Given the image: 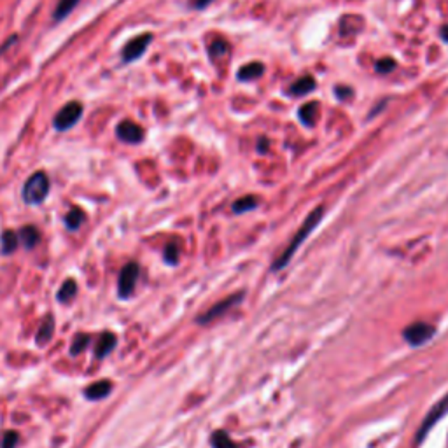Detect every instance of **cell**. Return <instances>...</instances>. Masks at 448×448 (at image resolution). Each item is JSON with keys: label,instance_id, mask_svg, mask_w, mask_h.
Segmentation results:
<instances>
[{"label": "cell", "instance_id": "1", "mask_svg": "<svg viewBox=\"0 0 448 448\" xmlns=\"http://www.w3.org/2000/svg\"><path fill=\"white\" fill-rule=\"evenodd\" d=\"M322 217H324V207H317V209H313L312 212L306 216V219L303 221V224H301V228L296 232V235L292 237L291 242L285 246V249L282 251V253L277 256V260L274 261V264H271V270L278 271V270H282L284 267H288L289 261H291L292 256L296 254V251H298L299 247L303 246V242H305V240L312 235V232H315V228L320 224Z\"/></svg>", "mask_w": 448, "mask_h": 448}, {"label": "cell", "instance_id": "2", "mask_svg": "<svg viewBox=\"0 0 448 448\" xmlns=\"http://www.w3.org/2000/svg\"><path fill=\"white\" fill-rule=\"evenodd\" d=\"M50 177H47L46 172H36V174L30 175L25 181V184H23V202H25L27 205H40V203L47 198V195H50Z\"/></svg>", "mask_w": 448, "mask_h": 448}, {"label": "cell", "instance_id": "3", "mask_svg": "<svg viewBox=\"0 0 448 448\" xmlns=\"http://www.w3.org/2000/svg\"><path fill=\"white\" fill-rule=\"evenodd\" d=\"M82 114H84V107L77 100L65 103L53 118V128L57 132H67V130L74 128L79 121H81Z\"/></svg>", "mask_w": 448, "mask_h": 448}, {"label": "cell", "instance_id": "4", "mask_svg": "<svg viewBox=\"0 0 448 448\" xmlns=\"http://www.w3.org/2000/svg\"><path fill=\"white\" fill-rule=\"evenodd\" d=\"M448 413V394L445 396V398H441L440 401L436 403V405L433 406V408L427 412V415L424 417L422 424H420V427L417 429V434H415V445L419 447V445L424 443V440H426L427 434L431 433V429H433L434 426H436L438 422H440L441 419H443L445 415Z\"/></svg>", "mask_w": 448, "mask_h": 448}, {"label": "cell", "instance_id": "5", "mask_svg": "<svg viewBox=\"0 0 448 448\" xmlns=\"http://www.w3.org/2000/svg\"><path fill=\"white\" fill-rule=\"evenodd\" d=\"M434 336H436V327H434L433 324L424 322V320L408 324V326L405 327V331H403V338L412 347L426 345Z\"/></svg>", "mask_w": 448, "mask_h": 448}, {"label": "cell", "instance_id": "6", "mask_svg": "<svg viewBox=\"0 0 448 448\" xmlns=\"http://www.w3.org/2000/svg\"><path fill=\"white\" fill-rule=\"evenodd\" d=\"M242 299H244V292L242 291L235 292V294L228 296V298L221 299V301H217L216 305L210 306V308L207 310V312H203L202 315H200L198 319H196V322L203 324V326H205V324H210L212 320H216V319H219V317L226 315V312H230L232 308H235V306L239 305V303L242 301Z\"/></svg>", "mask_w": 448, "mask_h": 448}, {"label": "cell", "instance_id": "7", "mask_svg": "<svg viewBox=\"0 0 448 448\" xmlns=\"http://www.w3.org/2000/svg\"><path fill=\"white\" fill-rule=\"evenodd\" d=\"M153 43V33H140V36L133 37L128 43L123 46L121 50V60L125 64H133V61L140 60L144 57V53L147 51V47Z\"/></svg>", "mask_w": 448, "mask_h": 448}, {"label": "cell", "instance_id": "8", "mask_svg": "<svg viewBox=\"0 0 448 448\" xmlns=\"http://www.w3.org/2000/svg\"><path fill=\"white\" fill-rule=\"evenodd\" d=\"M140 268L137 263H126L125 267L121 268V274H119L118 281V294L119 298H130L135 291L137 281H139Z\"/></svg>", "mask_w": 448, "mask_h": 448}, {"label": "cell", "instance_id": "9", "mask_svg": "<svg viewBox=\"0 0 448 448\" xmlns=\"http://www.w3.org/2000/svg\"><path fill=\"white\" fill-rule=\"evenodd\" d=\"M116 137L119 140H123V142L137 146V144L144 142L146 132H144V128L140 125L130 121V119H125V121L118 123V126H116Z\"/></svg>", "mask_w": 448, "mask_h": 448}, {"label": "cell", "instance_id": "10", "mask_svg": "<svg viewBox=\"0 0 448 448\" xmlns=\"http://www.w3.org/2000/svg\"><path fill=\"white\" fill-rule=\"evenodd\" d=\"M116 343H118L116 334H112L110 331H103L98 336V342H96L95 347L96 359H103V357L109 356V354L116 349Z\"/></svg>", "mask_w": 448, "mask_h": 448}, {"label": "cell", "instance_id": "11", "mask_svg": "<svg viewBox=\"0 0 448 448\" xmlns=\"http://www.w3.org/2000/svg\"><path fill=\"white\" fill-rule=\"evenodd\" d=\"M110 392H112V384L109 380L93 382L84 389V398L89 401H98V399H105Z\"/></svg>", "mask_w": 448, "mask_h": 448}, {"label": "cell", "instance_id": "12", "mask_svg": "<svg viewBox=\"0 0 448 448\" xmlns=\"http://www.w3.org/2000/svg\"><path fill=\"white\" fill-rule=\"evenodd\" d=\"M53 333H54V319L53 315H46L44 317V320L40 322L39 326V331H37L36 334V343L37 345H46V343H50V340L53 338Z\"/></svg>", "mask_w": 448, "mask_h": 448}, {"label": "cell", "instance_id": "13", "mask_svg": "<svg viewBox=\"0 0 448 448\" xmlns=\"http://www.w3.org/2000/svg\"><path fill=\"white\" fill-rule=\"evenodd\" d=\"M315 89V81H313L312 75H303V77L296 79L294 82L289 88V93L294 96H305L308 93H312Z\"/></svg>", "mask_w": 448, "mask_h": 448}, {"label": "cell", "instance_id": "14", "mask_svg": "<svg viewBox=\"0 0 448 448\" xmlns=\"http://www.w3.org/2000/svg\"><path fill=\"white\" fill-rule=\"evenodd\" d=\"M210 445H212V448H244L242 445L233 441L232 436L223 429L214 431L212 436H210Z\"/></svg>", "mask_w": 448, "mask_h": 448}, {"label": "cell", "instance_id": "15", "mask_svg": "<svg viewBox=\"0 0 448 448\" xmlns=\"http://www.w3.org/2000/svg\"><path fill=\"white\" fill-rule=\"evenodd\" d=\"M264 72V67L263 64H257V61H253V64L249 65H244L242 68L239 70V81H246V82H251V81H256L257 77H261Z\"/></svg>", "mask_w": 448, "mask_h": 448}, {"label": "cell", "instance_id": "16", "mask_svg": "<svg viewBox=\"0 0 448 448\" xmlns=\"http://www.w3.org/2000/svg\"><path fill=\"white\" fill-rule=\"evenodd\" d=\"M79 2H81V0H58L57 8H54L53 11V22H64V20L77 8Z\"/></svg>", "mask_w": 448, "mask_h": 448}, {"label": "cell", "instance_id": "17", "mask_svg": "<svg viewBox=\"0 0 448 448\" xmlns=\"http://www.w3.org/2000/svg\"><path fill=\"white\" fill-rule=\"evenodd\" d=\"M18 239L25 249H33V247L39 244L40 235H39V232H37L36 226H25V228L20 230Z\"/></svg>", "mask_w": 448, "mask_h": 448}, {"label": "cell", "instance_id": "18", "mask_svg": "<svg viewBox=\"0 0 448 448\" xmlns=\"http://www.w3.org/2000/svg\"><path fill=\"white\" fill-rule=\"evenodd\" d=\"M317 110H319V103H315V102H308V103H305L303 107H299V110H298L299 121L306 126H313L315 125V119H317Z\"/></svg>", "mask_w": 448, "mask_h": 448}, {"label": "cell", "instance_id": "19", "mask_svg": "<svg viewBox=\"0 0 448 448\" xmlns=\"http://www.w3.org/2000/svg\"><path fill=\"white\" fill-rule=\"evenodd\" d=\"M257 207H260V200L253 195H247V196H242V198H239L233 202V212H235L237 216H240V214L256 210Z\"/></svg>", "mask_w": 448, "mask_h": 448}, {"label": "cell", "instance_id": "20", "mask_svg": "<svg viewBox=\"0 0 448 448\" xmlns=\"http://www.w3.org/2000/svg\"><path fill=\"white\" fill-rule=\"evenodd\" d=\"M18 233H15L13 230H6V232L2 233V237H0V247H2V254H6V256L15 253V251L18 249Z\"/></svg>", "mask_w": 448, "mask_h": 448}, {"label": "cell", "instance_id": "21", "mask_svg": "<svg viewBox=\"0 0 448 448\" xmlns=\"http://www.w3.org/2000/svg\"><path fill=\"white\" fill-rule=\"evenodd\" d=\"M75 294H77V282L74 278H67L58 291L57 299L60 303H70L75 298Z\"/></svg>", "mask_w": 448, "mask_h": 448}, {"label": "cell", "instance_id": "22", "mask_svg": "<svg viewBox=\"0 0 448 448\" xmlns=\"http://www.w3.org/2000/svg\"><path fill=\"white\" fill-rule=\"evenodd\" d=\"M82 223H84V212L79 207H72L67 212V216H65V226H67V230L75 232Z\"/></svg>", "mask_w": 448, "mask_h": 448}, {"label": "cell", "instance_id": "23", "mask_svg": "<svg viewBox=\"0 0 448 448\" xmlns=\"http://www.w3.org/2000/svg\"><path fill=\"white\" fill-rule=\"evenodd\" d=\"M89 343V334L79 333L75 334L74 340L70 343V356H79L81 352H84V349Z\"/></svg>", "mask_w": 448, "mask_h": 448}, {"label": "cell", "instance_id": "24", "mask_svg": "<svg viewBox=\"0 0 448 448\" xmlns=\"http://www.w3.org/2000/svg\"><path fill=\"white\" fill-rule=\"evenodd\" d=\"M179 256H181V249H179V246L170 244V246L165 247V253H163L165 263H168L174 267V264L179 263Z\"/></svg>", "mask_w": 448, "mask_h": 448}, {"label": "cell", "instance_id": "25", "mask_svg": "<svg viewBox=\"0 0 448 448\" xmlns=\"http://www.w3.org/2000/svg\"><path fill=\"white\" fill-rule=\"evenodd\" d=\"M230 51V46H228V43H224V40H214L212 44H210V47H209V53H210V57L212 58H216V57H224V54L228 53Z\"/></svg>", "mask_w": 448, "mask_h": 448}, {"label": "cell", "instance_id": "26", "mask_svg": "<svg viewBox=\"0 0 448 448\" xmlns=\"http://www.w3.org/2000/svg\"><path fill=\"white\" fill-rule=\"evenodd\" d=\"M18 440H20L18 433H15V431H8V433H4V436H2L0 445H2V448H15L16 445H18Z\"/></svg>", "mask_w": 448, "mask_h": 448}, {"label": "cell", "instance_id": "27", "mask_svg": "<svg viewBox=\"0 0 448 448\" xmlns=\"http://www.w3.org/2000/svg\"><path fill=\"white\" fill-rule=\"evenodd\" d=\"M377 72L384 74V72H391L396 68V61L391 60V58H384V60H378L377 65H375Z\"/></svg>", "mask_w": 448, "mask_h": 448}, {"label": "cell", "instance_id": "28", "mask_svg": "<svg viewBox=\"0 0 448 448\" xmlns=\"http://www.w3.org/2000/svg\"><path fill=\"white\" fill-rule=\"evenodd\" d=\"M16 40H18V36H11V37H9V39L6 40V43L2 44V46H0V54L4 53V51H8L9 47L13 46V44H16Z\"/></svg>", "mask_w": 448, "mask_h": 448}, {"label": "cell", "instance_id": "29", "mask_svg": "<svg viewBox=\"0 0 448 448\" xmlns=\"http://www.w3.org/2000/svg\"><path fill=\"white\" fill-rule=\"evenodd\" d=\"M210 2H212V0H196V2H195V8H196V9L207 8V6H209Z\"/></svg>", "mask_w": 448, "mask_h": 448}, {"label": "cell", "instance_id": "30", "mask_svg": "<svg viewBox=\"0 0 448 448\" xmlns=\"http://www.w3.org/2000/svg\"><path fill=\"white\" fill-rule=\"evenodd\" d=\"M441 37H443V40H447L448 43V25H445L443 29H441Z\"/></svg>", "mask_w": 448, "mask_h": 448}]
</instances>
